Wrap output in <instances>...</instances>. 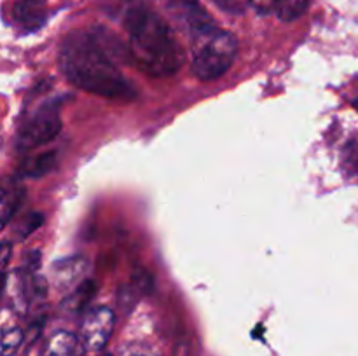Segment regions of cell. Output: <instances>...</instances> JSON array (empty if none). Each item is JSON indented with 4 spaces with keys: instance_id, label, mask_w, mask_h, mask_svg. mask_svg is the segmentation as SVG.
<instances>
[{
    "instance_id": "obj_7",
    "label": "cell",
    "mask_w": 358,
    "mask_h": 356,
    "mask_svg": "<svg viewBox=\"0 0 358 356\" xmlns=\"http://www.w3.org/2000/svg\"><path fill=\"white\" fill-rule=\"evenodd\" d=\"M86 346L83 339L66 330L56 332L45 344L44 356H84Z\"/></svg>"
},
{
    "instance_id": "obj_14",
    "label": "cell",
    "mask_w": 358,
    "mask_h": 356,
    "mask_svg": "<svg viewBox=\"0 0 358 356\" xmlns=\"http://www.w3.org/2000/svg\"><path fill=\"white\" fill-rule=\"evenodd\" d=\"M42 222H44V215H41V213H30V215L24 216L16 229V239L21 241L30 236L34 230H37L42 225Z\"/></svg>"
},
{
    "instance_id": "obj_11",
    "label": "cell",
    "mask_w": 358,
    "mask_h": 356,
    "mask_svg": "<svg viewBox=\"0 0 358 356\" xmlns=\"http://www.w3.org/2000/svg\"><path fill=\"white\" fill-rule=\"evenodd\" d=\"M56 164V156L55 152H45L41 156L34 157V159H28L23 164V175L30 178H38L42 175H48L49 171L55 168Z\"/></svg>"
},
{
    "instance_id": "obj_6",
    "label": "cell",
    "mask_w": 358,
    "mask_h": 356,
    "mask_svg": "<svg viewBox=\"0 0 358 356\" xmlns=\"http://www.w3.org/2000/svg\"><path fill=\"white\" fill-rule=\"evenodd\" d=\"M13 20L24 30H37L45 23V2L44 0H17L13 7Z\"/></svg>"
},
{
    "instance_id": "obj_8",
    "label": "cell",
    "mask_w": 358,
    "mask_h": 356,
    "mask_svg": "<svg viewBox=\"0 0 358 356\" xmlns=\"http://www.w3.org/2000/svg\"><path fill=\"white\" fill-rule=\"evenodd\" d=\"M24 201V187L17 178H6L2 185V199H0V216H2V227L9 223L14 213L20 209Z\"/></svg>"
},
{
    "instance_id": "obj_16",
    "label": "cell",
    "mask_w": 358,
    "mask_h": 356,
    "mask_svg": "<svg viewBox=\"0 0 358 356\" xmlns=\"http://www.w3.org/2000/svg\"><path fill=\"white\" fill-rule=\"evenodd\" d=\"M119 356H156L152 349L145 344H126L122 346Z\"/></svg>"
},
{
    "instance_id": "obj_3",
    "label": "cell",
    "mask_w": 358,
    "mask_h": 356,
    "mask_svg": "<svg viewBox=\"0 0 358 356\" xmlns=\"http://www.w3.org/2000/svg\"><path fill=\"white\" fill-rule=\"evenodd\" d=\"M192 72L201 80H215L231 68L238 54V42L231 31L212 20L189 28Z\"/></svg>"
},
{
    "instance_id": "obj_9",
    "label": "cell",
    "mask_w": 358,
    "mask_h": 356,
    "mask_svg": "<svg viewBox=\"0 0 358 356\" xmlns=\"http://www.w3.org/2000/svg\"><path fill=\"white\" fill-rule=\"evenodd\" d=\"M86 260L80 257L66 258L55 264V281L58 288L72 290L77 283H80L86 272Z\"/></svg>"
},
{
    "instance_id": "obj_20",
    "label": "cell",
    "mask_w": 358,
    "mask_h": 356,
    "mask_svg": "<svg viewBox=\"0 0 358 356\" xmlns=\"http://www.w3.org/2000/svg\"><path fill=\"white\" fill-rule=\"evenodd\" d=\"M353 105H355V107L358 108V100H357V101H353Z\"/></svg>"
},
{
    "instance_id": "obj_18",
    "label": "cell",
    "mask_w": 358,
    "mask_h": 356,
    "mask_svg": "<svg viewBox=\"0 0 358 356\" xmlns=\"http://www.w3.org/2000/svg\"><path fill=\"white\" fill-rule=\"evenodd\" d=\"M248 2H250L252 6H254L261 14H264V13L268 14L269 10L273 9V3H275V0H248Z\"/></svg>"
},
{
    "instance_id": "obj_13",
    "label": "cell",
    "mask_w": 358,
    "mask_h": 356,
    "mask_svg": "<svg viewBox=\"0 0 358 356\" xmlns=\"http://www.w3.org/2000/svg\"><path fill=\"white\" fill-rule=\"evenodd\" d=\"M93 293H94V285H93V283H91V281L84 283V285H80L79 288L76 290V292L70 293L69 299L65 300L66 307H69V309H72V311L83 309V307L86 306L87 300H90L91 297H93Z\"/></svg>"
},
{
    "instance_id": "obj_5",
    "label": "cell",
    "mask_w": 358,
    "mask_h": 356,
    "mask_svg": "<svg viewBox=\"0 0 358 356\" xmlns=\"http://www.w3.org/2000/svg\"><path fill=\"white\" fill-rule=\"evenodd\" d=\"M115 316L110 307H96L91 313L86 314L80 328L83 342L87 351L98 353L107 346L108 339L112 337L114 332Z\"/></svg>"
},
{
    "instance_id": "obj_4",
    "label": "cell",
    "mask_w": 358,
    "mask_h": 356,
    "mask_svg": "<svg viewBox=\"0 0 358 356\" xmlns=\"http://www.w3.org/2000/svg\"><path fill=\"white\" fill-rule=\"evenodd\" d=\"M59 131H62V119H59L58 107L44 105L21 124L16 136V149L21 152L37 149L55 140Z\"/></svg>"
},
{
    "instance_id": "obj_21",
    "label": "cell",
    "mask_w": 358,
    "mask_h": 356,
    "mask_svg": "<svg viewBox=\"0 0 358 356\" xmlns=\"http://www.w3.org/2000/svg\"><path fill=\"white\" fill-rule=\"evenodd\" d=\"M105 356H112V355H105Z\"/></svg>"
},
{
    "instance_id": "obj_2",
    "label": "cell",
    "mask_w": 358,
    "mask_h": 356,
    "mask_svg": "<svg viewBox=\"0 0 358 356\" xmlns=\"http://www.w3.org/2000/svg\"><path fill=\"white\" fill-rule=\"evenodd\" d=\"M129 35V58L147 75L170 77L180 70L184 52L170 24L142 0H133L124 10Z\"/></svg>"
},
{
    "instance_id": "obj_12",
    "label": "cell",
    "mask_w": 358,
    "mask_h": 356,
    "mask_svg": "<svg viewBox=\"0 0 358 356\" xmlns=\"http://www.w3.org/2000/svg\"><path fill=\"white\" fill-rule=\"evenodd\" d=\"M24 341V334L17 327H7L2 330V356H14Z\"/></svg>"
},
{
    "instance_id": "obj_19",
    "label": "cell",
    "mask_w": 358,
    "mask_h": 356,
    "mask_svg": "<svg viewBox=\"0 0 358 356\" xmlns=\"http://www.w3.org/2000/svg\"><path fill=\"white\" fill-rule=\"evenodd\" d=\"M9 253H10V244L3 243L2 244V265H3V269L7 267V262H9Z\"/></svg>"
},
{
    "instance_id": "obj_15",
    "label": "cell",
    "mask_w": 358,
    "mask_h": 356,
    "mask_svg": "<svg viewBox=\"0 0 358 356\" xmlns=\"http://www.w3.org/2000/svg\"><path fill=\"white\" fill-rule=\"evenodd\" d=\"M343 166L350 175H358V143L348 142L343 149Z\"/></svg>"
},
{
    "instance_id": "obj_17",
    "label": "cell",
    "mask_w": 358,
    "mask_h": 356,
    "mask_svg": "<svg viewBox=\"0 0 358 356\" xmlns=\"http://www.w3.org/2000/svg\"><path fill=\"white\" fill-rule=\"evenodd\" d=\"M213 3L229 14H243L245 13L243 0H213Z\"/></svg>"
},
{
    "instance_id": "obj_10",
    "label": "cell",
    "mask_w": 358,
    "mask_h": 356,
    "mask_svg": "<svg viewBox=\"0 0 358 356\" xmlns=\"http://www.w3.org/2000/svg\"><path fill=\"white\" fill-rule=\"evenodd\" d=\"M308 6H310V0H275L273 10L280 20L290 23V21L299 20L308 10Z\"/></svg>"
},
{
    "instance_id": "obj_1",
    "label": "cell",
    "mask_w": 358,
    "mask_h": 356,
    "mask_svg": "<svg viewBox=\"0 0 358 356\" xmlns=\"http://www.w3.org/2000/svg\"><path fill=\"white\" fill-rule=\"evenodd\" d=\"M100 31H70L59 44L58 65L79 89L105 98H133L135 89L115 66Z\"/></svg>"
}]
</instances>
